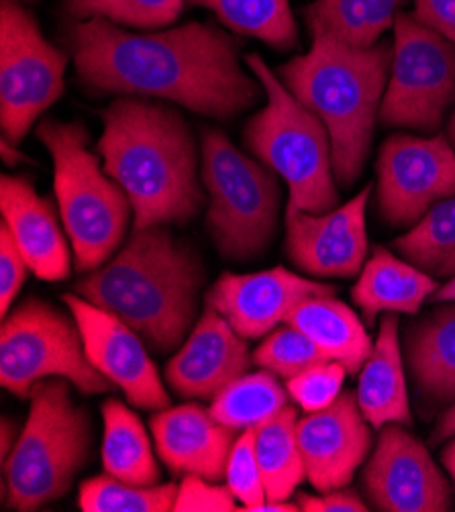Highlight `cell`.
I'll use <instances>...</instances> for the list:
<instances>
[{"mask_svg": "<svg viewBox=\"0 0 455 512\" xmlns=\"http://www.w3.org/2000/svg\"><path fill=\"white\" fill-rule=\"evenodd\" d=\"M70 45L86 86L170 100L213 119H233L254 107L264 88L243 72L235 41L205 23L131 33L94 17L72 29Z\"/></svg>", "mask_w": 455, "mask_h": 512, "instance_id": "1", "label": "cell"}, {"mask_svg": "<svg viewBox=\"0 0 455 512\" xmlns=\"http://www.w3.org/2000/svg\"><path fill=\"white\" fill-rule=\"evenodd\" d=\"M96 153L131 200L133 231L182 225L202 209L196 143L172 107L137 96L115 100L103 113Z\"/></svg>", "mask_w": 455, "mask_h": 512, "instance_id": "2", "label": "cell"}, {"mask_svg": "<svg viewBox=\"0 0 455 512\" xmlns=\"http://www.w3.org/2000/svg\"><path fill=\"white\" fill-rule=\"evenodd\" d=\"M205 270L198 255L166 225L133 231L107 264L76 282L74 290L160 353L184 343L196 313Z\"/></svg>", "mask_w": 455, "mask_h": 512, "instance_id": "3", "label": "cell"}, {"mask_svg": "<svg viewBox=\"0 0 455 512\" xmlns=\"http://www.w3.org/2000/svg\"><path fill=\"white\" fill-rule=\"evenodd\" d=\"M313 45L280 68L284 86L329 131L335 180L349 188L366 166L392 64V43L349 45L319 25H309Z\"/></svg>", "mask_w": 455, "mask_h": 512, "instance_id": "4", "label": "cell"}, {"mask_svg": "<svg viewBox=\"0 0 455 512\" xmlns=\"http://www.w3.org/2000/svg\"><path fill=\"white\" fill-rule=\"evenodd\" d=\"M37 137L54 160L56 196L76 268L92 272L107 264L123 243L133 217L131 200L88 149L84 123L45 119Z\"/></svg>", "mask_w": 455, "mask_h": 512, "instance_id": "5", "label": "cell"}, {"mask_svg": "<svg viewBox=\"0 0 455 512\" xmlns=\"http://www.w3.org/2000/svg\"><path fill=\"white\" fill-rule=\"evenodd\" d=\"M245 62L268 98V105L245 127L247 147L288 184V207L305 213L333 211L339 194L327 127L274 76L260 56L249 54Z\"/></svg>", "mask_w": 455, "mask_h": 512, "instance_id": "6", "label": "cell"}, {"mask_svg": "<svg viewBox=\"0 0 455 512\" xmlns=\"http://www.w3.org/2000/svg\"><path fill=\"white\" fill-rule=\"evenodd\" d=\"M29 419L3 466V498L19 512L54 502L72 488L88 462L92 429L84 408L70 396V382L47 378L29 392Z\"/></svg>", "mask_w": 455, "mask_h": 512, "instance_id": "7", "label": "cell"}, {"mask_svg": "<svg viewBox=\"0 0 455 512\" xmlns=\"http://www.w3.org/2000/svg\"><path fill=\"white\" fill-rule=\"evenodd\" d=\"M202 184L211 204L207 229L229 260H254L276 233L280 184L270 168L241 153L219 129L202 131Z\"/></svg>", "mask_w": 455, "mask_h": 512, "instance_id": "8", "label": "cell"}, {"mask_svg": "<svg viewBox=\"0 0 455 512\" xmlns=\"http://www.w3.org/2000/svg\"><path fill=\"white\" fill-rule=\"evenodd\" d=\"M47 378H64L84 394H105L113 384L84 351L76 319L41 298H27L3 319L0 384L19 398Z\"/></svg>", "mask_w": 455, "mask_h": 512, "instance_id": "9", "label": "cell"}, {"mask_svg": "<svg viewBox=\"0 0 455 512\" xmlns=\"http://www.w3.org/2000/svg\"><path fill=\"white\" fill-rule=\"evenodd\" d=\"M455 96V43L413 15L394 19L392 64L380 123L433 133Z\"/></svg>", "mask_w": 455, "mask_h": 512, "instance_id": "10", "label": "cell"}, {"mask_svg": "<svg viewBox=\"0 0 455 512\" xmlns=\"http://www.w3.org/2000/svg\"><path fill=\"white\" fill-rule=\"evenodd\" d=\"M68 58L49 43L31 13L13 0L0 9V125L19 143L64 94Z\"/></svg>", "mask_w": 455, "mask_h": 512, "instance_id": "11", "label": "cell"}, {"mask_svg": "<svg viewBox=\"0 0 455 512\" xmlns=\"http://www.w3.org/2000/svg\"><path fill=\"white\" fill-rule=\"evenodd\" d=\"M376 172L382 219L417 225L437 202L455 196V147L443 135H392L382 143Z\"/></svg>", "mask_w": 455, "mask_h": 512, "instance_id": "12", "label": "cell"}, {"mask_svg": "<svg viewBox=\"0 0 455 512\" xmlns=\"http://www.w3.org/2000/svg\"><path fill=\"white\" fill-rule=\"evenodd\" d=\"M370 504L382 512L451 510V488L427 447L404 425L382 427L362 474Z\"/></svg>", "mask_w": 455, "mask_h": 512, "instance_id": "13", "label": "cell"}, {"mask_svg": "<svg viewBox=\"0 0 455 512\" xmlns=\"http://www.w3.org/2000/svg\"><path fill=\"white\" fill-rule=\"evenodd\" d=\"M62 300L78 323L90 364L113 386L121 388L135 408L141 411L170 408V394L151 362L141 335L78 294H62Z\"/></svg>", "mask_w": 455, "mask_h": 512, "instance_id": "14", "label": "cell"}, {"mask_svg": "<svg viewBox=\"0 0 455 512\" xmlns=\"http://www.w3.org/2000/svg\"><path fill=\"white\" fill-rule=\"evenodd\" d=\"M372 186L329 213L286 209V255L317 278H353L368 258L366 207Z\"/></svg>", "mask_w": 455, "mask_h": 512, "instance_id": "15", "label": "cell"}, {"mask_svg": "<svg viewBox=\"0 0 455 512\" xmlns=\"http://www.w3.org/2000/svg\"><path fill=\"white\" fill-rule=\"evenodd\" d=\"M370 427L356 392H341L331 406L298 419V445L307 480L315 490L329 492L349 486L372 449Z\"/></svg>", "mask_w": 455, "mask_h": 512, "instance_id": "16", "label": "cell"}, {"mask_svg": "<svg viewBox=\"0 0 455 512\" xmlns=\"http://www.w3.org/2000/svg\"><path fill=\"white\" fill-rule=\"evenodd\" d=\"M323 294H335V286L274 268L256 274L225 272L205 300L243 339H258L284 323L300 300Z\"/></svg>", "mask_w": 455, "mask_h": 512, "instance_id": "17", "label": "cell"}, {"mask_svg": "<svg viewBox=\"0 0 455 512\" xmlns=\"http://www.w3.org/2000/svg\"><path fill=\"white\" fill-rule=\"evenodd\" d=\"M251 362L243 337L213 306H207L168 362L166 380L182 398L213 400L231 380L247 374Z\"/></svg>", "mask_w": 455, "mask_h": 512, "instance_id": "18", "label": "cell"}, {"mask_svg": "<svg viewBox=\"0 0 455 512\" xmlns=\"http://www.w3.org/2000/svg\"><path fill=\"white\" fill-rule=\"evenodd\" d=\"M156 449L172 474L221 482L237 431L219 423L211 408L196 402L170 406L151 417Z\"/></svg>", "mask_w": 455, "mask_h": 512, "instance_id": "19", "label": "cell"}, {"mask_svg": "<svg viewBox=\"0 0 455 512\" xmlns=\"http://www.w3.org/2000/svg\"><path fill=\"white\" fill-rule=\"evenodd\" d=\"M0 209L29 270L45 282L70 276V245L52 202L39 196L27 178L3 176Z\"/></svg>", "mask_w": 455, "mask_h": 512, "instance_id": "20", "label": "cell"}, {"mask_svg": "<svg viewBox=\"0 0 455 512\" xmlns=\"http://www.w3.org/2000/svg\"><path fill=\"white\" fill-rule=\"evenodd\" d=\"M437 288L439 282L433 276L411 262L398 260L390 249L376 245L356 286L351 288V300L360 306L366 325L374 327L382 313L417 315Z\"/></svg>", "mask_w": 455, "mask_h": 512, "instance_id": "21", "label": "cell"}, {"mask_svg": "<svg viewBox=\"0 0 455 512\" xmlns=\"http://www.w3.org/2000/svg\"><path fill=\"white\" fill-rule=\"evenodd\" d=\"M356 396L366 421L372 427L382 429L390 423L404 427L413 425L398 339V319L394 313H386L380 321L378 339L360 370Z\"/></svg>", "mask_w": 455, "mask_h": 512, "instance_id": "22", "label": "cell"}, {"mask_svg": "<svg viewBox=\"0 0 455 512\" xmlns=\"http://www.w3.org/2000/svg\"><path fill=\"white\" fill-rule=\"evenodd\" d=\"M407 357L419 398L429 406H451L455 402V302L409 329Z\"/></svg>", "mask_w": 455, "mask_h": 512, "instance_id": "23", "label": "cell"}, {"mask_svg": "<svg viewBox=\"0 0 455 512\" xmlns=\"http://www.w3.org/2000/svg\"><path fill=\"white\" fill-rule=\"evenodd\" d=\"M284 323L313 339L329 360L345 366L347 374H358L374 347L358 315L333 294L300 300Z\"/></svg>", "mask_w": 455, "mask_h": 512, "instance_id": "24", "label": "cell"}, {"mask_svg": "<svg viewBox=\"0 0 455 512\" xmlns=\"http://www.w3.org/2000/svg\"><path fill=\"white\" fill-rule=\"evenodd\" d=\"M103 466L105 472L135 486L160 484L162 470L151 451L149 435L139 417L109 398L103 404Z\"/></svg>", "mask_w": 455, "mask_h": 512, "instance_id": "25", "label": "cell"}, {"mask_svg": "<svg viewBox=\"0 0 455 512\" xmlns=\"http://www.w3.org/2000/svg\"><path fill=\"white\" fill-rule=\"evenodd\" d=\"M296 425L298 411L284 406L274 419L256 429V455L268 500H290L298 484L307 480Z\"/></svg>", "mask_w": 455, "mask_h": 512, "instance_id": "26", "label": "cell"}, {"mask_svg": "<svg viewBox=\"0 0 455 512\" xmlns=\"http://www.w3.org/2000/svg\"><path fill=\"white\" fill-rule=\"evenodd\" d=\"M286 400L288 390L282 388L278 376L262 368L231 380L211 400V413L219 423L235 431L260 429L288 406Z\"/></svg>", "mask_w": 455, "mask_h": 512, "instance_id": "27", "label": "cell"}, {"mask_svg": "<svg viewBox=\"0 0 455 512\" xmlns=\"http://www.w3.org/2000/svg\"><path fill=\"white\" fill-rule=\"evenodd\" d=\"M404 5L407 0H315L305 15L309 25H319L349 45L372 47Z\"/></svg>", "mask_w": 455, "mask_h": 512, "instance_id": "28", "label": "cell"}, {"mask_svg": "<svg viewBox=\"0 0 455 512\" xmlns=\"http://www.w3.org/2000/svg\"><path fill=\"white\" fill-rule=\"evenodd\" d=\"M192 7L213 11L233 33L249 35L276 49H294L298 29L290 0H186Z\"/></svg>", "mask_w": 455, "mask_h": 512, "instance_id": "29", "label": "cell"}, {"mask_svg": "<svg viewBox=\"0 0 455 512\" xmlns=\"http://www.w3.org/2000/svg\"><path fill=\"white\" fill-rule=\"evenodd\" d=\"M404 260L433 278L455 276V196L435 207L407 233L394 241Z\"/></svg>", "mask_w": 455, "mask_h": 512, "instance_id": "30", "label": "cell"}, {"mask_svg": "<svg viewBox=\"0 0 455 512\" xmlns=\"http://www.w3.org/2000/svg\"><path fill=\"white\" fill-rule=\"evenodd\" d=\"M176 496V484L135 486L107 474L80 484L78 504L84 512H168Z\"/></svg>", "mask_w": 455, "mask_h": 512, "instance_id": "31", "label": "cell"}, {"mask_svg": "<svg viewBox=\"0 0 455 512\" xmlns=\"http://www.w3.org/2000/svg\"><path fill=\"white\" fill-rule=\"evenodd\" d=\"M186 0H68L66 9L76 19H107L115 25L158 29L174 23Z\"/></svg>", "mask_w": 455, "mask_h": 512, "instance_id": "32", "label": "cell"}, {"mask_svg": "<svg viewBox=\"0 0 455 512\" xmlns=\"http://www.w3.org/2000/svg\"><path fill=\"white\" fill-rule=\"evenodd\" d=\"M251 360L278 378L288 380L315 364L327 362L329 357L315 345L313 339L286 323L280 329L268 333L262 345L251 355Z\"/></svg>", "mask_w": 455, "mask_h": 512, "instance_id": "33", "label": "cell"}, {"mask_svg": "<svg viewBox=\"0 0 455 512\" xmlns=\"http://www.w3.org/2000/svg\"><path fill=\"white\" fill-rule=\"evenodd\" d=\"M225 480L237 502H241L239 510H249L268 500L256 455V429L241 431V435L235 439Z\"/></svg>", "mask_w": 455, "mask_h": 512, "instance_id": "34", "label": "cell"}, {"mask_svg": "<svg viewBox=\"0 0 455 512\" xmlns=\"http://www.w3.org/2000/svg\"><path fill=\"white\" fill-rule=\"evenodd\" d=\"M345 376H347L345 366H341L339 362L327 360V362L307 368L305 372H300L294 378H288L286 390H288L290 398L307 415L319 413L339 398Z\"/></svg>", "mask_w": 455, "mask_h": 512, "instance_id": "35", "label": "cell"}, {"mask_svg": "<svg viewBox=\"0 0 455 512\" xmlns=\"http://www.w3.org/2000/svg\"><path fill=\"white\" fill-rule=\"evenodd\" d=\"M237 498L229 486H215L200 476H184L178 484L174 512H235Z\"/></svg>", "mask_w": 455, "mask_h": 512, "instance_id": "36", "label": "cell"}, {"mask_svg": "<svg viewBox=\"0 0 455 512\" xmlns=\"http://www.w3.org/2000/svg\"><path fill=\"white\" fill-rule=\"evenodd\" d=\"M29 266L19 251L9 227L0 225V317L11 313V304L17 298Z\"/></svg>", "mask_w": 455, "mask_h": 512, "instance_id": "37", "label": "cell"}, {"mask_svg": "<svg viewBox=\"0 0 455 512\" xmlns=\"http://www.w3.org/2000/svg\"><path fill=\"white\" fill-rule=\"evenodd\" d=\"M296 504L305 512H368V504L360 498V494L351 488L329 490L319 496L298 492Z\"/></svg>", "mask_w": 455, "mask_h": 512, "instance_id": "38", "label": "cell"}, {"mask_svg": "<svg viewBox=\"0 0 455 512\" xmlns=\"http://www.w3.org/2000/svg\"><path fill=\"white\" fill-rule=\"evenodd\" d=\"M413 17L455 43V0H415Z\"/></svg>", "mask_w": 455, "mask_h": 512, "instance_id": "39", "label": "cell"}, {"mask_svg": "<svg viewBox=\"0 0 455 512\" xmlns=\"http://www.w3.org/2000/svg\"><path fill=\"white\" fill-rule=\"evenodd\" d=\"M17 441H19L17 423L11 421L9 417H3V423H0V464L3 466L9 462Z\"/></svg>", "mask_w": 455, "mask_h": 512, "instance_id": "40", "label": "cell"}, {"mask_svg": "<svg viewBox=\"0 0 455 512\" xmlns=\"http://www.w3.org/2000/svg\"><path fill=\"white\" fill-rule=\"evenodd\" d=\"M455 435V402L447 408V411L443 413V417L439 419L437 427L433 429L431 433V443L437 445V443H443L447 439H451Z\"/></svg>", "mask_w": 455, "mask_h": 512, "instance_id": "41", "label": "cell"}, {"mask_svg": "<svg viewBox=\"0 0 455 512\" xmlns=\"http://www.w3.org/2000/svg\"><path fill=\"white\" fill-rule=\"evenodd\" d=\"M0 153H3V162H5L7 166H17V164H21V162H31L27 156H23V153H21L19 149H15V147L11 145V141H7L5 137H3V145H0Z\"/></svg>", "mask_w": 455, "mask_h": 512, "instance_id": "42", "label": "cell"}, {"mask_svg": "<svg viewBox=\"0 0 455 512\" xmlns=\"http://www.w3.org/2000/svg\"><path fill=\"white\" fill-rule=\"evenodd\" d=\"M431 304H443V302H455V276L443 284L441 288H437V292L427 300Z\"/></svg>", "mask_w": 455, "mask_h": 512, "instance_id": "43", "label": "cell"}, {"mask_svg": "<svg viewBox=\"0 0 455 512\" xmlns=\"http://www.w3.org/2000/svg\"><path fill=\"white\" fill-rule=\"evenodd\" d=\"M441 459H443V466H445V470L449 472V476H451V480H453V486H455V439L443 449Z\"/></svg>", "mask_w": 455, "mask_h": 512, "instance_id": "44", "label": "cell"}, {"mask_svg": "<svg viewBox=\"0 0 455 512\" xmlns=\"http://www.w3.org/2000/svg\"><path fill=\"white\" fill-rule=\"evenodd\" d=\"M449 139H451V143H453V147H455V111H453L451 121H449Z\"/></svg>", "mask_w": 455, "mask_h": 512, "instance_id": "45", "label": "cell"}]
</instances>
